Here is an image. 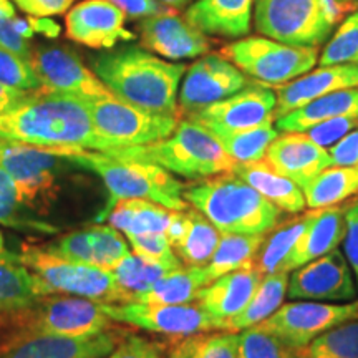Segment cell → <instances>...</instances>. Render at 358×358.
Segmentation results:
<instances>
[{"mask_svg":"<svg viewBox=\"0 0 358 358\" xmlns=\"http://www.w3.org/2000/svg\"><path fill=\"white\" fill-rule=\"evenodd\" d=\"M256 0H196L186 10V20L206 35L243 38L252 30Z\"/></svg>","mask_w":358,"mask_h":358,"instance_id":"cell-27","label":"cell"},{"mask_svg":"<svg viewBox=\"0 0 358 358\" xmlns=\"http://www.w3.org/2000/svg\"><path fill=\"white\" fill-rule=\"evenodd\" d=\"M185 199L222 234L267 236L282 211L232 173L198 179L185 187Z\"/></svg>","mask_w":358,"mask_h":358,"instance_id":"cell-4","label":"cell"},{"mask_svg":"<svg viewBox=\"0 0 358 358\" xmlns=\"http://www.w3.org/2000/svg\"><path fill=\"white\" fill-rule=\"evenodd\" d=\"M29 93L30 92H24V90H19L15 87H10V85L0 82V113L13 108V106L24 100Z\"/></svg>","mask_w":358,"mask_h":358,"instance_id":"cell-53","label":"cell"},{"mask_svg":"<svg viewBox=\"0 0 358 358\" xmlns=\"http://www.w3.org/2000/svg\"><path fill=\"white\" fill-rule=\"evenodd\" d=\"M290 301L343 303L358 297V285L345 254L340 249L313 259L289 274Z\"/></svg>","mask_w":358,"mask_h":358,"instance_id":"cell-15","label":"cell"},{"mask_svg":"<svg viewBox=\"0 0 358 358\" xmlns=\"http://www.w3.org/2000/svg\"><path fill=\"white\" fill-rule=\"evenodd\" d=\"M111 272H113L118 284L129 294V297L136 301L141 294L150 290L161 277L171 271L159 266V264L148 262L145 259L138 257L136 254L129 252Z\"/></svg>","mask_w":358,"mask_h":358,"instance_id":"cell-39","label":"cell"},{"mask_svg":"<svg viewBox=\"0 0 358 358\" xmlns=\"http://www.w3.org/2000/svg\"><path fill=\"white\" fill-rule=\"evenodd\" d=\"M294 353L297 358H358V319L334 327Z\"/></svg>","mask_w":358,"mask_h":358,"instance_id":"cell-38","label":"cell"},{"mask_svg":"<svg viewBox=\"0 0 358 358\" xmlns=\"http://www.w3.org/2000/svg\"><path fill=\"white\" fill-rule=\"evenodd\" d=\"M43 249L60 257L90 264L106 271H113L131 252L127 237L110 224L69 232L53 243L45 244Z\"/></svg>","mask_w":358,"mask_h":358,"instance_id":"cell-20","label":"cell"},{"mask_svg":"<svg viewBox=\"0 0 358 358\" xmlns=\"http://www.w3.org/2000/svg\"><path fill=\"white\" fill-rule=\"evenodd\" d=\"M92 69L120 100L181 118L178 95L186 65L164 60L140 45H123L93 57Z\"/></svg>","mask_w":358,"mask_h":358,"instance_id":"cell-2","label":"cell"},{"mask_svg":"<svg viewBox=\"0 0 358 358\" xmlns=\"http://www.w3.org/2000/svg\"><path fill=\"white\" fill-rule=\"evenodd\" d=\"M95 131V151L122 150L163 140L176 129L179 116L153 113L111 95L87 100Z\"/></svg>","mask_w":358,"mask_h":358,"instance_id":"cell-9","label":"cell"},{"mask_svg":"<svg viewBox=\"0 0 358 358\" xmlns=\"http://www.w3.org/2000/svg\"><path fill=\"white\" fill-rule=\"evenodd\" d=\"M0 250H7L6 249V239H3L2 232H0Z\"/></svg>","mask_w":358,"mask_h":358,"instance_id":"cell-59","label":"cell"},{"mask_svg":"<svg viewBox=\"0 0 358 358\" xmlns=\"http://www.w3.org/2000/svg\"><path fill=\"white\" fill-rule=\"evenodd\" d=\"M171 214V209L151 203V201L123 199L110 209L105 219L110 226H113L127 237L166 232Z\"/></svg>","mask_w":358,"mask_h":358,"instance_id":"cell-31","label":"cell"},{"mask_svg":"<svg viewBox=\"0 0 358 358\" xmlns=\"http://www.w3.org/2000/svg\"><path fill=\"white\" fill-rule=\"evenodd\" d=\"M292 358H297V357H295V353H294V357Z\"/></svg>","mask_w":358,"mask_h":358,"instance_id":"cell-60","label":"cell"},{"mask_svg":"<svg viewBox=\"0 0 358 358\" xmlns=\"http://www.w3.org/2000/svg\"><path fill=\"white\" fill-rule=\"evenodd\" d=\"M343 116H358V87L345 88L317 98L301 108L290 111L275 120V128L280 133L307 131L315 124Z\"/></svg>","mask_w":358,"mask_h":358,"instance_id":"cell-29","label":"cell"},{"mask_svg":"<svg viewBox=\"0 0 358 358\" xmlns=\"http://www.w3.org/2000/svg\"><path fill=\"white\" fill-rule=\"evenodd\" d=\"M0 224L13 231L35 232V234H57L55 224L38 217L37 213L22 199L15 182L0 169Z\"/></svg>","mask_w":358,"mask_h":358,"instance_id":"cell-35","label":"cell"},{"mask_svg":"<svg viewBox=\"0 0 358 358\" xmlns=\"http://www.w3.org/2000/svg\"><path fill=\"white\" fill-rule=\"evenodd\" d=\"M0 82L24 92H35L40 88L30 62L3 47H0Z\"/></svg>","mask_w":358,"mask_h":358,"instance_id":"cell-45","label":"cell"},{"mask_svg":"<svg viewBox=\"0 0 358 358\" xmlns=\"http://www.w3.org/2000/svg\"><path fill=\"white\" fill-rule=\"evenodd\" d=\"M244 75L232 62L217 53H206L186 70L178 95L179 115L196 111L234 95L249 85Z\"/></svg>","mask_w":358,"mask_h":358,"instance_id":"cell-17","label":"cell"},{"mask_svg":"<svg viewBox=\"0 0 358 358\" xmlns=\"http://www.w3.org/2000/svg\"><path fill=\"white\" fill-rule=\"evenodd\" d=\"M345 236V216L338 206L310 209L306 213V226L297 243L284 259L279 271L292 272L294 268L325 256L330 250L338 249Z\"/></svg>","mask_w":358,"mask_h":358,"instance_id":"cell-24","label":"cell"},{"mask_svg":"<svg viewBox=\"0 0 358 358\" xmlns=\"http://www.w3.org/2000/svg\"><path fill=\"white\" fill-rule=\"evenodd\" d=\"M334 164L340 166H355L358 164V127L353 128L347 136H343L337 145L329 150Z\"/></svg>","mask_w":358,"mask_h":358,"instance_id":"cell-51","label":"cell"},{"mask_svg":"<svg viewBox=\"0 0 358 358\" xmlns=\"http://www.w3.org/2000/svg\"><path fill=\"white\" fill-rule=\"evenodd\" d=\"M113 327L100 302L73 295H45L20 310L0 313V353L30 337H92Z\"/></svg>","mask_w":358,"mask_h":358,"instance_id":"cell-5","label":"cell"},{"mask_svg":"<svg viewBox=\"0 0 358 358\" xmlns=\"http://www.w3.org/2000/svg\"><path fill=\"white\" fill-rule=\"evenodd\" d=\"M222 57L267 87H280L310 71L319 62V48L277 42L264 35H248L222 48Z\"/></svg>","mask_w":358,"mask_h":358,"instance_id":"cell-10","label":"cell"},{"mask_svg":"<svg viewBox=\"0 0 358 358\" xmlns=\"http://www.w3.org/2000/svg\"><path fill=\"white\" fill-rule=\"evenodd\" d=\"M127 15L108 0H83L66 12V37L88 48L110 50L120 42H133L136 35L124 27Z\"/></svg>","mask_w":358,"mask_h":358,"instance_id":"cell-19","label":"cell"},{"mask_svg":"<svg viewBox=\"0 0 358 358\" xmlns=\"http://www.w3.org/2000/svg\"><path fill=\"white\" fill-rule=\"evenodd\" d=\"M164 353L163 343L128 334L105 358H164Z\"/></svg>","mask_w":358,"mask_h":358,"instance_id":"cell-47","label":"cell"},{"mask_svg":"<svg viewBox=\"0 0 358 358\" xmlns=\"http://www.w3.org/2000/svg\"><path fill=\"white\" fill-rule=\"evenodd\" d=\"M156 2L161 3L163 7L171 8V10H181V8L189 6L192 0H156Z\"/></svg>","mask_w":358,"mask_h":358,"instance_id":"cell-57","label":"cell"},{"mask_svg":"<svg viewBox=\"0 0 358 358\" xmlns=\"http://www.w3.org/2000/svg\"><path fill=\"white\" fill-rule=\"evenodd\" d=\"M108 2L118 7L128 19L133 20L146 19V17L166 10V7H163L156 0H108Z\"/></svg>","mask_w":358,"mask_h":358,"instance_id":"cell-52","label":"cell"},{"mask_svg":"<svg viewBox=\"0 0 358 358\" xmlns=\"http://www.w3.org/2000/svg\"><path fill=\"white\" fill-rule=\"evenodd\" d=\"M50 150L70 164L88 169L101 179L108 191V203L98 216L100 222L123 199H146L171 211H185L189 206L185 199V182L156 164L115 158L95 150Z\"/></svg>","mask_w":358,"mask_h":358,"instance_id":"cell-3","label":"cell"},{"mask_svg":"<svg viewBox=\"0 0 358 358\" xmlns=\"http://www.w3.org/2000/svg\"><path fill=\"white\" fill-rule=\"evenodd\" d=\"M29 24L32 27L34 34H42L48 38H55L60 35V27L53 22L50 17H32L29 15Z\"/></svg>","mask_w":358,"mask_h":358,"instance_id":"cell-54","label":"cell"},{"mask_svg":"<svg viewBox=\"0 0 358 358\" xmlns=\"http://www.w3.org/2000/svg\"><path fill=\"white\" fill-rule=\"evenodd\" d=\"M347 15L340 0H256L254 27L277 42L319 48Z\"/></svg>","mask_w":358,"mask_h":358,"instance_id":"cell-8","label":"cell"},{"mask_svg":"<svg viewBox=\"0 0 358 358\" xmlns=\"http://www.w3.org/2000/svg\"><path fill=\"white\" fill-rule=\"evenodd\" d=\"M20 261L32 272L40 297L45 295H73L100 303L131 302L113 272L90 264L71 261L48 252L43 245L22 244Z\"/></svg>","mask_w":358,"mask_h":358,"instance_id":"cell-7","label":"cell"},{"mask_svg":"<svg viewBox=\"0 0 358 358\" xmlns=\"http://www.w3.org/2000/svg\"><path fill=\"white\" fill-rule=\"evenodd\" d=\"M115 158L151 163L174 176L204 179L231 173L234 161L227 156L214 134L189 118L179 120L178 127L163 140L148 145L106 151Z\"/></svg>","mask_w":358,"mask_h":358,"instance_id":"cell-6","label":"cell"},{"mask_svg":"<svg viewBox=\"0 0 358 358\" xmlns=\"http://www.w3.org/2000/svg\"><path fill=\"white\" fill-rule=\"evenodd\" d=\"M103 312L116 324L134 327L166 337H192V335L222 330V322L208 313L198 302L192 303H146L122 302L101 303Z\"/></svg>","mask_w":358,"mask_h":358,"instance_id":"cell-13","label":"cell"},{"mask_svg":"<svg viewBox=\"0 0 358 358\" xmlns=\"http://www.w3.org/2000/svg\"><path fill=\"white\" fill-rule=\"evenodd\" d=\"M239 347V332H217L199 334L194 337L189 358H237Z\"/></svg>","mask_w":358,"mask_h":358,"instance_id":"cell-44","label":"cell"},{"mask_svg":"<svg viewBox=\"0 0 358 358\" xmlns=\"http://www.w3.org/2000/svg\"><path fill=\"white\" fill-rule=\"evenodd\" d=\"M164 234L186 267L206 266L221 239L217 227L194 208L173 211Z\"/></svg>","mask_w":358,"mask_h":358,"instance_id":"cell-25","label":"cell"},{"mask_svg":"<svg viewBox=\"0 0 358 358\" xmlns=\"http://www.w3.org/2000/svg\"><path fill=\"white\" fill-rule=\"evenodd\" d=\"M40 299L32 272L19 254L0 250V313L25 308Z\"/></svg>","mask_w":358,"mask_h":358,"instance_id":"cell-34","label":"cell"},{"mask_svg":"<svg viewBox=\"0 0 358 358\" xmlns=\"http://www.w3.org/2000/svg\"><path fill=\"white\" fill-rule=\"evenodd\" d=\"M287 285L289 272L277 271L264 275L250 301L245 303L243 310L224 324V330L243 332L245 329L262 324L284 303V299L287 297Z\"/></svg>","mask_w":358,"mask_h":358,"instance_id":"cell-30","label":"cell"},{"mask_svg":"<svg viewBox=\"0 0 358 358\" xmlns=\"http://www.w3.org/2000/svg\"><path fill=\"white\" fill-rule=\"evenodd\" d=\"M319 65H358V10L337 25L320 52Z\"/></svg>","mask_w":358,"mask_h":358,"instance_id":"cell-40","label":"cell"},{"mask_svg":"<svg viewBox=\"0 0 358 358\" xmlns=\"http://www.w3.org/2000/svg\"><path fill=\"white\" fill-rule=\"evenodd\" d=\"M266 236L250 234H222L214 250L211 261L206 264L211 279H217L227 272L243 267L257 257Z\"/></svg>","mask_w":358,"mask_h":358,"instance_id":"cell-36","label":"cell"},{"mask_svg":"<svg viewBox=\"0 0 358 358\" xmlns=\"http://www.w3.org/2000/svg\"><path fill=\"white\" fill-rule=\"evenodd\" d=\"M0 140L53 150H93L95 131L88 103L78 96L35 90L0 113Z\"/></svg>","mask_w":358,"mask_h":358,"instance_id":"cell-1","label":"cell"},{"mask_svg":"<svg viewBox=\"0 0 358 358\" xmlns=\"http://www.w3.org/2000/svg\"><path fill=\"white\" fill-rule=\"evenodd\" d=\"M22 12L32 17H53L69 12L75 0H12Z\"/></svg>","mask_w":358,"mask_h":358,"instance_id":"cell-50","label":"cell"},{"mask_svg":"<svg viewBox=\"0 0 358 358\" xmlns=\"http://www.w3.org/2000/svg\"><path fill=\"white\" fill-rule=\"evenodd\" d=\"M357 319L358 299L343 303L290 301L282 303L277 312L256 327L295 352L334 327Z\"/></svg>","mask_w":358,"mask_h":358,"instance_id":"cell-11","label":"cell"},{"mask_svg":"<svg viewBox=\"0 0 358 358\" xmlns=\"http://www.w3.org/2000/svg\"><path fill=\"white\" fill-rule=\"evenodd\" d=\"M17 19H19V17H17ZM15 20H8L6 17H0V47L17 53V55L25 58V60H30L32 47H30L29 40L22 37V35L15 30V25H13Z\"/></svg>","mask_w":358,"mask_h":358,"instance_id":"cell-49","label":"cell"},{"mask_svg":"<svg viewBox=\"0 0 358 358\" xmlns=\"http://www.w3.org/2000/svg\"><path fill=\"white\" fill-rule=\"evenodd\" d=\"M30 65L42 92L78 96L83 100L111 96L113 93L93 70L69 48L42 45L30 55Z\"/></svg>","mask_w":358,"mask_h":358,"instance_id":"cell-16","label":"cell"},{"mask_svg":"<svg viewBox=\"0 0 358 358\" xmlns=\"http://www.w3.org/2000/svg\"><path fill=\"white\" fill-rule=\"evenodd\" d=\"M294 352L279 340L264 332L259 327H250L239 332L237 358H292Z\"/></svg>","mask_w":358,"mask_h":358,"instance_id":"cell-43","label":"cell"},{"mask_svg":"<svg viewBox=\"0 0 358 358\" xmlns=\"http://www.w3.org/2000/svg\"><path fill=\"white\" fill-rule=\"evenodd\" d=\"M231 173L254 187L262 198L279 208L282 213L301 214L307 209L306 196L301 186L275 171L266 159L254 161V163H237Z\"/></svg>","mask_w":358,"mask_h":358,"instance_id":"cell-28","label":"cell"},{"mask_svg":"<svg viewBox=\"0 0 358 358\" xmlns=\"http://www.w3.org/2000/svg\"><path fill=\"white\" fill-rule=\"evenodd\" d=\"M0 17H6L8 20H15L19 17L10 0H0Z\"/></svg>","mask_w":358,"mask_h":358,"instance_id":"cell-56","label":"cell"},{"mask_svg":"<svg viewBox=\"0 0 358 358\" xmlns=\"http://www.w3.org/2000/svg\"><path fill=\"white\" fill-rule=\"evenodd\" d=\"M266 161L275 171L292 179L301 189L317 174L334 164L329 150L312 141L303 131L279 133L268 146Z\"/></svg>","mask_w":358,"mask_h":358,"instance_id":"cell-22","label":"cell"},{"mask_svg":"<svg viewBox=\"0 0 358 358\" xmlns=\"http://www.w3.org/2000/svg\"><path fill=\"white\" fill-rule=\"evenodd\" d=\"M279 129L274 123H266L261 127L243 129V131L219 134L217 138L227 156L237 163H254L266 159V153L271 143L279 136Z\"/></svg>","mask_w":358,"mask_h":358,"instance_id":"cell-37","label":"cell"},{"mask_svg":"<svg viewBox=\"0 0 358 358\" xmlns=\"http://www.w3.org/2000/svg\"><path fill=\"white\" fill-rule=\"evenodd\" d=\"M308 209L338 206L358 192V164H332L302 187Z\"/></svg>","mask_w":358,"mask_h":358,"instance_id":"cell-33","label":"cell"},{"mask_svg":"<svg viewBox=\"0 0 358 358\" xmlns=\"http://www.w3.org/2000/svg\"><path fill=\"white\" fill-rule=\"evenodd\" d=\"M357 127L358 116H343V118H334L329 120V122L315 124V127L308 128L307 131L303 133H306L312 141H315L317 145L325 148V150H330V148L337 145L343 136H347V134Z\"/></svg>","mask_w":358,"mask_h":358,"instance_id":"cell-46","label":"cell"},{"mask_svg":"<svg viewBox=\"0 0 358 358\" xmlns=\"http://www.w3.org/2000/svg\"><path fill=\"white\" fill-rule=\"evenodd\" d=\"M129 332L120 327L92 337H30L0 353V358H105Z\"/></svg>","mask_w":358,"mask_h":358,"instance_id":"cell-21","label":"cell"},{"mask_svg":"<svg viewBox=\"0 0 358 358\" xmlns=\"http://www.w3.org/2000/svg\"><path fill=\"white\" fill-rule=\"evenodd\" d=\"M358 87V65H327L312 69L292 82L275 87V120L317 98Z\"/></svg>","mask_w":358,"mask_h":358,"instance_id":"cell-23","label":"cell"},{"mask_svg":"<svg viewBox=\"0 0 358 358\" xmlns=\"http://www.w3.org/2000/svg\"><path fill=\"white\" fill-rule=\"evenodd\" d=\"M275 90L262 83H249L234 95L187 115L213 134H226L275 122Z\"/></svg>","mask_w":358,"mask_h":358,"instance_id":"cell-14","label":"cell"},{"mask_svg":"<svg viewBox=\"0 0 358 358\" xmlns=\"http://www.w3.org/2000/svg\"><path fill=\"white\" fill-rule=\"evenodd\" d=\"M262 277V272L257 268L254 259L243 267L214 279L208 287L201 290L196 302L206 312L221 320L224 330V324L243 310L245 303L250 301Z\"/></svg>","mask_w":358,"mask_h":358,"instance_id":"cell-26","label":"cell"},{"mask_svg":"<svg viewBox=\"0 0 358 358\" xmlns=\"http://www.w3.org/2000/svg\"><path fill=\"white\" fill-rule=\"evenodd\" d=\"M69 161L50 148L0 140V169L15 182L22 199L35 213L45 211L58 191V174Z\"/></svg>","mask_w":358,"mask_h":358,"instance_id":"cell-12","label":"cell"},{"mask_svg":"<svg viewBox=\"0 0 358 358\" xmlns=\"http://www.w3.org/2000/svg\"><path fill=\"white\" fill-rule=\"evenodd\" d=\"M138 34L146 50L169 62L199 58L211 50L208 35L171 8L141 19Z\"/></svg>","mask_w":358,"mask_h":358,"instance_id":"cell-18","label":"cell"},{"mask_svg":"<svg viewBox=\"0 0 358 358\" xmlns=\"http://www.w3.org/2000/svg\"><path fill=\"white\" fill-rule=\"evenodd\" d=\"M345 216V236H343V254L350 264L353 275L358 285V203H353L343 209Z\"/></svg>","mask_w":358,"mask_h":358,"instance_id":"cell-48","label":"cell"},{"mask_svg":"<svg viewBox=\"0 0 358 358\" xmlns=\"http://www.w3.org/2000/svg\"><path fill=\"white\" fill-rule=\"evenodd\" d=\"M340 2L343 3V7H345L347 13H352L358 10V0H340Z\"/></svg>","mask_w":358,"mask_h":358,"instance_id":"cell-58","label":"cell"},{"mask_svg":"<svg viewBox=\"0 0 358 358\" xmlns=\"http://www.w3.org/2000/svg\"><path fill=\"white\" fill-rule=\"evenodd\" d=\"M213 279L206 266L181 267L178 271L168 272L150 290L136 299L146 303H192L198 301L201 290L208 287Z\"/></svg>","mask_w":358,"mask_h":358,"instance_id":"cell-32","label":"cell"},{"mask_svg":"<svg viewBox=\"0 0 358 358\" xmlns=\"http://www.w3.org/2000/svg\"><path fill=\"white\" fill-rule=\"evenodd\" d=\"M194 337L196 335H192V337H186L185 342L174 348V350L171 352V355H169L168 358H189V353L192 350V343H194Z\"/></svg>","mask_w":358,"mask_h":358,"instance_id":"cell-55","label":"cell"},{"mask_svg":"<svg viewBox=\"0 0 358 358\" xmlns=\"http://www.w3.org/2000/svg\"><path fill=\"white\" fill-rule=\"evenodd\" d=\"M303 226H306V216L294 219L285 226H280L279 229L272 232L271 237L264 239L262 248L256 257V266L262 272V275L279 271L284 259L289 256V252L297 243L299 236L302 234Z\"/></svg>","mask_w":358,"mask_h":358,"instance_id":"cell-41","label":"cell"},{"mask_svg":"<svg viewBox=\"0 0 358 358\" xmlns=\"http://www.w3.org/2000/svg\"><path fill=\"white\" fill-rule=\"evenodd\" d=\"M128 244L131 245L133 254L138 257L145 259L148 262L159 264V266L169 268V271H178L185 267L179 257L169 244L168 237L164 232H153V234H138L127 236Z\"/></svg>","mask_w":358,"mask_h":358,"instance_id":"cell-42","label":"cell"}]
</instances>
